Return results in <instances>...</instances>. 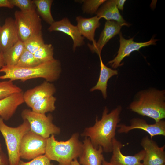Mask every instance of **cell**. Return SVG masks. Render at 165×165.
<instances>
[{
  "label": "cell",
  "instance_id": "1",
  "mask_svg": "<svg viewBox=\"0 0 165 165\" xmlns=\"http://www.w3.org/2000/svg\"><path fill=\"white\" fill-rule=\"evenodd\" d=\"M122 110V107L119 105L108 113V109L105 107L101 119L98 120L97 117L94 124L86 128L81 135L89 138L95 148L101 146L103 151L112 152L113 141L115 138Z\"/></svg>",
  "mask_w": 165,
  "mask_h": 165
},
{
  "label": "cell",
  "instance_id": "2",
  "mask_svg": "<svg viewBox=\"0 0 165 165\" xmlns=\"http://www.w3.org/2000/svg\"><path fill=\"white\" fill-rule=\"evenodd\" d=\"M61 72V63L56 59L28 68L5 65L0 68V73H4L0 75V79L24 82L31 79L42 78L51 82L58 79Z\"/></svg>",
  "mask_w": 165,
  "mask_h": 165
},
{
  "label": "cell",
  "instance_id": "3",
  "mask_svg": "<svg viewBox=\"0 0 165 165\" xmlns=\"http://www.w3.org/2000/svg\"><path fill=\"white\" fill-rule=\"evenodd\" d=\"M127 108L152 119L155 122L163 119L165 118V90L153 87L141 90Z\"/></svg>",
  "mask_w": 165,
  "mask_h": 165
},
{
  "label": "cell",
  "instance_id": "4",
  "mask_svg": "<svg viewBox=\"0 0 165 165\" xmlns=\"http://www.w3.org/2000/svg\"><path fill=\"white\" fill-rule=\"evenodd\" d=\"M79 137V134L75 133L67 141H59L55 135H51L47 139L45 155L59 165H71L72 161L79 158L82 152V143Z\"/></svg>",
  "mask_w": 165,
  "mask_h": 165
},
{
  "label": "cell",
  "instance_id": "5",
  "mask_svg": "<svg viewBox=\"0 0 165 165\" xmlns=\"http://www.w3.org/2000/svg\"><path fill=\"white\" fill-rule=\"evenodd\" d=\"M23 120L17 127H13L5 124L0 117V132L5 141L9 165H18L20 160L19 150L22 138L30 130L28 122Z\"/></svg>",
  "mask_w": 165,
  "mask_h": 165
},
{
  "label": "cell",
  "instance_id": "6",
  "mask_svg": "<svg viewBox=\"0 0 165 165\" xmlns=\"http://www.w3.org/2000/svg\"><path fill=\"white\" fill-rule=\"evenodd\" d=\"M21 115L23 120H26L29 123L31 131L45 138L52 135L59 134L61 132L60 128L53 123V117L50 114L46 116L25 109Z\"/></svg>",
  "mask_w": 165,
  "mask_h": 165
},
{
  "label": "cell",
  "instance_id": "7",
  "mask_svg": "<svg viewBox=\"0 0 165 165\" xmlns=\"http://www.w3.org/2000/svg\"><path fill=\"white\" fill-rule=\"evenodd\" d=\"M14 16L19 40L23 42L31 36L42 32L41 19L36 10L16 11Z\"/></svg>",
  "mask_w": 165,
  "mask_h": 165
},
{
  "label": "cell",
  "instance_id": "8",
  "mask_svg": "<svg viewBox=\"0 0 165 165\" xmlns=\"http://www.w3.org/2000/svg\"><path fill=\"white\" fill-rule=\"evenodd\" d=\"M47 139L30 130L23 137L20 145V158L31 160L45 154Z\"/></svg>",
  "mask_w": 165,
  "mask_h": 165
},
{
  "label": "cell",
  "instance_id": "9",
  "mask_svg": "<svg viewBox=\"0 0 165 165\" xmlns=\"http://www.w3.org/2000/svg\"><path fill=\"white\" fill-rule=\"evenodd\" d=\"M120 46L117 54L112 60L107 63L114 69L123 65L122 61L124 58L130 55L132 52L138 51L142 47L148 46L151 45H155L157 40L154 38L147 42H137L134 41L133 38L126 39L123 36L121 33H119Z\"/></svg>",
  "mask_w": 165,
  "mask_h": 165
},
{
  "label": "cell",
  "instance_id": "10",
  "mask_svg": "<svg viewBox=\"0 0 165 165\" xmlns=\"http://www.w3.org/2000/svg\"><path fill=\"white\" fill-rule=\"evenodd\" d=\"M117 127L119 128L118 132L119 133H127L135 129L143 130L149 134L151 139L155 136H165V121L163 119L150 124L142 119L134 118L130 120V125L118 124Z\"/></svg>",
  "mask_w": 165,
  "mask_h": 165
},
{
  "label": "cell",
  "instance_id": "11",
  "mask_svg": "<svg viewBox=\"0 0 165 165\" xmlns=\"http://www.w3.org/2000/svg\"><path fill=\"white\" fill-rule=\"evenodd\" d=\"M145 153L143 165H162L165 163V145L160 147L156 142L147 136L141 143Z\"/></svg>",
  "mask_w": 165,
  "mask_h": 165
},
{
  "label": "cell",
  "instance_id": "12",
  "mask_svg": "<svg viewBox=\"0 0 165 165\" xmlns=\"http://www.w3.org/2000/svg\"><path fill=\"white\" fill-rule=\"evenodd\" d=\"M125 145L115 138L113 141L112 152V155L110 163L112 165H143L141 161L145 155L143 149L133 156H126L121 152V149Z\"/></svg>",
  "mask_w": 165,
  "mask_h": 165
},
{
  "label": "cell",
  "instance_id": "13",
  "mask_svg": "<svg viewBox=\"0 0 165 165\" xmlns=\"http://www.w3.org/2000/svg\"><path fill=\"white\" fill-rule=\"evenodd\" d=\"M19 40L15 20L12 17L6 18L4 25L0 27V52L2 53Z\"/></svg>",
  "mask_w": 165,
  "mask_h": 165
},
{
  "label": "cell",
  "instance_id": "14",
  "mask_svg": "<svg viewBox=\"0 0 165 165\" xmlns=\"http://www.w3.org/2000/svg\"><path fill=\"white\" fill-rule=\"evenodd\" d=\"M48 30L50 32H61L70 36L73 41L72 49L74 51L77 47L83 46L85 43L84 37L79 32L77 26L72 24L67 18L55 21L50 25Z\"/></svg>",
  "mask_w": 165,
  "mask_h": 165
},
{
  "label": "cell",
  "instance_id": "15",
  "mask_svg": "<svg viewBox=\"0 0 165 165\" xmlns=\"http://www.w3.org/2000/svg\"><path fill=\"white\" fill-rule=\"evenodd\" d=\"M56 91V88L53 84L46 81L40 85L23 93L24 102L31 108L34 104L38 101L53 96Z\"/></svg>",
  "mask_w": 165,
  "mask_h": 165
},
{
  "label": "cell",
  "instance_id": "16",
  "mask_svg": "<svg viewBox=\"0 0 165 165\" xmlns=\"http://www.w3.org/2000/svg\"><path fill=\"white\" fill-rule=\"evenodd\" d=\"M102 147L95 148L89 138L85 137L82 143V153L79 157V163L82 165H102L104 159Z\"/></svg>",
  "mask_w": 165,
  "mask_h": 165
},
{
  "label": "cell",
  "instance_id": "17",
  "mask_svg": "<svg viewBox=\"0 0 165 165\" xmlns=\"http://www.w3.org/2000/svg\"><path fill=\"white\" fill-rule=\"evenodd\" d=\"M122 26L113 20H107L99 39L95 44L88 43V46L93 53L101 55L102 50L107 43L112 38L120 33Z\"/></svg>",
  "mask_w": 165,
  "mask_h": 165
},
{
  "label": "cell",
  "instance_id": "18",
  "mask_svg": "<svg viewBox=\"0 0 165 165\" xmlns=\"http://www.w3.org/2000/svg\"><path fill=\"white\" fill-rule=\"evenodd\" d=\"M23 92L13 94L0 100V117L7 121L13 116L18 107L24 103Z\"/></svg>",
  "mask_w": 165,
  "mask_h": 165
},
{
  "label": "cell",
  "instance_id": "19",
  "mask_svg": "<svg viewBox=\"0 0 165 165\" xmlns=\"http://www.w3.org/2000/svg\"><path fill=\"white\" fill-rule=\"evenodd\" d=\"M100 19L97 16L89 18L81 16H77L76 18L77 22V27L80 34L89 41L95 44L96 42L95 39L96 29L100 25Z\"/></svg>",
  "mask_w": 165,
  "mask_h": 165
},
{
  "label": "cell",
  "instance_id": "20",
  "mask_svg": "<svg viewBox=\"0 0 165 165\" xmlns=\"http://www.w3.org/2000/svg\"><path fill=\"white\" fill-rule=\"evenodd\" d=\"M96 16L100 19L115 21L122 26H129L120 14L115 0H106L96 13Z\"/></svg>",
  "mask_w": 165,
  "mask_h": 165
},
{
  "label": "cell",
  "instance_id": "21",
  "mask_svg": "<svg viewBox=\"0 0 165 165\" xmlns=\"http://www.w3.org/2000/svg\"><path fill=\"white\" fill-rule=\"evenodd\" d=\"M100 61V71L98 81L96 85L90 90V92L97 90L101 91L104 98L106 99L107 97V88L109 79L112 77L117 75L118 71L107 67L104 64L101 55L98 56Z\"/></svg>",
  "mask_w": 165,
  "mask_h": 165
},
{
  "label": "cell",
  "instance_id": "22",
  "mask_svg": "<svg viewBox=\"0 0 165 165\" xmlns=\"http://www.w3.org/2000/svg\"><path fill=\"white\" fill-rule=\"evenodd\" d=\"M24 49V42L19 40L13 46L3 53L5 65L15 66Z\"/></svg>",
  "mask_w": 165,
  "mask_h": 165
},
{
  "label": "cell",
  "instance_id": "23",
  "mask_svg": "<svg viewBox=\"0 0 165 165\" xmlns=\"http://www.w3.org/2000/svg\"><path fill=\"white\" fill-rule=\"evenodd\" d=\"M37 12L40 16L47 24L50 25L54 21L52 15L51 7L53 0H34Z\"/></svg>",
  "mask_w": 165,
  "mask_h": 165
},
{
  "label": "cell",
  "instance_id": "24",
  "mask_svg": "<svg viewBox=\"0 0 165 165\" xmlns=\"http://www.w3.org/2000/svg\"><path fill=\"white\" fill-rule=\"evenodd\" d=\"M56 100V98L53 96L44 98L34 104L31 108V110L42 114L52 112L56 109L55 104Z\"/></svg>",
  "mask_w": 165,
  "mask_h": 165
},
{
  "label": "cell",
  "instance_id": "25",
  "mask_svg": "<svg viewBox=\"0 0 165 165\" xmlns=\"http://www.w3.org/2000/svg\"><path fill=\"white\" fill-rule=\"evenodd\" d=\"M54 48L51 44L45 43L34 53L35 58L41 63H43L53 60Z\"/></svg>",
  "mask_w": 165,
  "mask_h": 165
},
{
  "label": "cell",
  "instance_id": "26",
  "mask_svg": "<svg viewBox=\"0 0 165 165\" xmlns=\"http://www.w3.org/2000/svg\"><path fill=\"white\" fill-rule=\"evenodd\" d=\"M41 63L34 55L24 48L15 66L23 68H28L37 66Z\"/></svg>",
  "mask_w": 165,
  "mask_h": 165
},
{
  "label": "cell",
  "instance_id": "27",
  "mask_svg": "<svg viewBox=\"0 0 165 165\" xmlns=\"http://www.w3.org/2000/svg\"><path fill=\"white\" fill-rule=\"evenodd\" d=\"M44 43L42 32L31 36L24 42V48L33 54Z\"/></svg>",
  "mask_w": 165,
  "mask_h": 165
},
{
  "label": "cell",
  "instance_id": "28",
  "mask_svg": "<svg viewBox=\"0 0 165 165\" xmlns=\"http://www.w3.org/2000/svg\"><path fill=\"white\" fill-rule=\"evenodd\" d=\"M10 80L0 82V100L13 94L22 92L21 89Z\"/></svg>",
  "mask_w": 165,
  "mask_h": 165
},
{
  "label": "cell",
  "instance_id": "29",
  "mask_svg": "<svg viewBox=\"0 0 165 165\" xmlns=\"http://www.w3.org/2000/svg\"><path fill=\"white\" fill-rule=\"evenodd\" d=\"M78 2L83 3L82 9L84 13L93 14L96 13L99 7L105 0H84Z\"/></svg>",
  "mask_w": 165,
  "mask_h": 165
},
{
  "label": "cell",
  "instance_id": "30",
  "mask_svg": "<svg viewBox=\"0 0 165 165\" xmlns=\"http://www.w3.org/2000/svg\"><path fill=\"white\" fill-rule=\"evenodd\" d=\"M11 4L14 6L19 8L20 11L27 12L36 10V7L33 0H9Z\"/></svg>",
  "mask_w": 165,
  "mask_h": 165
},
{
  "label": "cell",
  "instance_id": "31",
  "mask_svg": "<svg viewBox=\"0 0 165 165\" xmlns=\"http://www.w3.org/2000/svg\"><path fill=\"white\" fill-rule=\"evenodd\" d=\"M18 165H53L51 161L45 155L37 157L28 162L20 160Z\"/></svg>",
  "mask_w": 165,
  "mask_h": 165
},
{
  "label": "cell",
  "instance_id": "32",
  "mask_svg": "<svg viewBox=\"0 0 165 165\" xmlns=\"http://www.w3.org/2000/svg\"><path fill=\"white\" fill-rule=\"evenodd\" d=\"M0 165H9L8 156L2 151L0 153Z\"/></svg>",
  "mask_w": 165,
  "mask_h": 165
},
{
  "label": "cell",
  "instance_id": "33",
  "mask_svg": "<svg viewBox=\"0 0 165 165\" xmlns=\"http://www.w3.org/2000/svg\"><path fill=\"white\" fill-rule=\"evenodd\" d=\"M14 7L10 3L9 0H0V8L6 7L12 9Z\"/></svg>",
  "mask_w": 165,
  "mask_h": 165
},
{
  "label": "cell",
  "instance_id": "34",
  "mask_svg": "<svg viewBox=\"0 0 165 165\" xmlns=\"http://www.w3.org/2000/svg\"><path fill=\"white\" fill-rule=\"evenodd\" d=\"M125 0H115L117 7L118 9L123 10Z\"/></svg>",
  "mask_w": 165,
  "mask_h": 165
},
{
  "label": "cell",
  "instance_id": "35",
  "mask_svg": "<svg viewBox=\"0 0 165 165\" xmlns=\"http://www.w3.org/2000/svg\"><path fill=\"white\" fill-rule=\"evenodd\" d=\"M5 65V62L2 53L0 52V68Z\"/></svg>",
  "mask_w": 165,
  "mask_h": 165
},
{
  "label": "cell",
  "instance_id": "36",
  "mask_svg": "<svg viewBox=\"0 0 165 165\" xmlns=\"http://www.w3.org/2000/svg\"><path fill=\"white\" fill-rule=\"evenodd\" d=\"M71 165H82L78 161L77 159H76L73 160L71 163Z\"/></svg>",
  "mask_w": 165,
  "mask_h": 165
},
{
  "label": "cell",
  "instance_id": "37",
  "mask_svg": "<svg viewBox=\"0 0 165 165\" xmlns=\"http://www.w3.org/2000/svg\"><path fill=\"white\" fill-rule=\"evenodd\" d=\"M102 165H112L110 162H108L104 159L102 162Z\"/></svg>",
  "mask_w": 165,
  "mask_h": 165
},
{
  "label": "cell",
  "instance_id": "38",
  "mask_svg": "<svg viewBox=\"0 0 165 165\" xmlns=\"http://www.w3.org/2000/svg\"><path fill=\"white\" fill-rule=\"evenodd\" d=\"M2 145L0 143V153L2 151Z\"/></svg>",
  "mask_w": 165,
  "mask_h": 165
},
{
  "label": "cell",
  "instance_id": "39",
  "mask_svg": "<svg viewBox=\"0 0 165 165\" xmlns=\"http://www.w3.org/2000/svg\"><path fill=\"white\" fill-rule=\"evenodd\" d=\"M165 165V164H163V165Z\"/></svg>",
  "mask_w": 165,
  "mask_h": 165
},
{
  "label": "cell",
  "instance_id": "40",
  "mask_svg": "<svg viewBox=\"0 0 165 165\" xmlns=\"http://www.w3.org/2000/svg\"></svg>",
  "mask_w": 165,
  "mask_h": 165
}]
</instances>
